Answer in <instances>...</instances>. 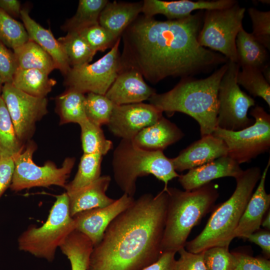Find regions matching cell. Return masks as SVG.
<instances>
[{"instance_id":"cell-1","label":"cell","mask_w":270,"mask_h":270,"mask_svg":"<svg viewBox=\"0 0 270 270\" xmlns=\"http://www.w3.org/2000/svg\"><path fill=\"white\" fill-rule=\"evenodd\" d=\"M204 12L164 21L139 15L122 34L120 72L136 70L156 84L168 77L182 78L209 72L225 64L228 60L223 55L198 42Z\"/></svg>"},{"instance_id":"cell-2","label":"cell","mask_w":270,"mask_h":270,"mask_svg":"<svg viewBox=\"0 0 270 270\" xmlns=\"http://www.w3.org/2000/svg\"><path fill=\"white\" fill-rule=\"evenodd\" d=\"M168 194L142 195L118 215L94 246L88 270H141L163 254Z\"/></svg>"},{"instance_id":"cell-3","label":"cell","mask_w":270,"mask_h":270,"mask_svg":"<svg viewBox=\"0 0 270 270\" xmlns=\"http://www.w3.org/2000/svg\"><path fill=\"white\" fill-rule=\"evenodd\" d=\"M227 68L228 61L206 78H182L169 91L153 94L150 104L170 116L175 112L190 116L198 124L201 137L212 134L216 128L219 86Z\"/></svg>"},{"instance_id":"cell-4","label":"cell","mask_w":270,"mask_h":270,"mask_svg":"<svg viewBox=\"0 0 270 270\" xmlns=\"http://www.w3.org/2000/svg\"><path fill=\"white\" fill-rule=\"evenodd\" d=\"M168 202L162 253L177 252L184 248L194 226L212 210L219 194L212 182L192 190L168 188Z\"/></svg>"},{"instance_id":"cell-5","label":"cell","mask_w":270,"mask_h":270,"mask_svg":"<svg viewBox=\"0 0 270 270\" xmlns=\"http://www.w3.org/2000/svg\"><path fill=\"white\" fill-rule=\"evenodd\" d=\"M261 175L260 168L254 166L244 170L236 178V185L233 194L212 212L202 232L186 242L184 248L186 250L196 254L213 246L229 247Z\"/></svg>"},{"instance_id":"cell-6","label":"cell","mask_w":270,"mask_h":270,"mask_svg":"<svg viewBox=\"0 0 270 270\" xmlns=\"http://www.w3.org/2000/svg\"><path fill=\"white\" fill-rule=\"evenodd\" d=\"M112 166L116 184L124 194L132 197L138 177L153 175L164 183L162 190L166 191L168 182L180 176L163 152L140 148L132 140L122 139L114 152Z\"/></svg>"},{"instance_id":"cell-7","label":"cell","mask_w":270,"mask_h":270,"mask_svg":"<svg viewBox=\"0 0 270 270\" xmlns=\"http://www.w3.org/2000/svg\"><path fill=\"white\" fill-rule=\"evenodd\" d=\"M75 230L74 222L70 213L68 196L66 192L56 196L42 226H30L22 233L18 238V247L34 256L52 262L57 248Z\"/></svg>"},{"instance_id":"cell-8","label":"cell","mask_w":270,"mask_h":270,"mask_svg":"<svg viewBox=\"0 0 270 270\" xmlns=\"http://www.w3.org/2000/svg\"><path fill=\"white\" fill-rule=\"evenodd\" d=\"M246 8L237 2L226 8L205 10L198 40L203 47L237 63L236 38L243 28Z\"/></svg>"},{"instance_id":"cell-9","label":"cell","mask_w":270,"mask_h":270,"mask_svg":"<svg viewBox=\"0 0 270 270\" xmlns=\"http://www.w3.org/2000/svg\"><path fill=\"white\" fill-rule=\"evenodd\" d=\"M254 122L238 131L216 127L212 134L222 140L228 156L239 164L250 162L270 148V115L258 105L251 109Z\"/></svg>"},{"instance_id":"cell-10","label":"cell","mask_w":270,"mask_h":270,"mask_svg":"<svg viewBox=\"0 0 270 270\" xmlns=\"http://www.w3.org/2000/svg\"><path fill=\"white\" fill-rule=\"evenodd\" d=\"M22 150L13 158L14 170L10 188L14 192L34 187H48L54 185L64 188L66 180L74 165V158H66L60 168L48 161L42 166L33 161L36 144L27 142Z\"/></svg>"},{"instance_id":"cell-11","label":"cell","mask_w":270,"mask_h":270,"mask_svg":"<svg viewBox=\"0 0 270 270\" xmlns=\"http://www.w3.org/2000/svg\"><path fill=\"white\" fill-rule=\"evenodd\" d=\"M240 70L238 63L228 60V68L220 84L216 127L238 131L250 126L254 120L248 116L255 100L242 91L236 81Z\"/></svg>"},{"instance_id":"cell-12","label":"cell","mask_w":270,"mask_h":270,"mask_svg":"<svg viewBox=\"0 0 270 270\" xmlns=\"http://www.w3.org/2000/svg\"><path fill=\"white\" fill-rule=\"evenodd\" d=\"M120 37L111 50L94 62L71 67L64 76L67 88L105 95L120 71Z\"/></svg>"},{"instance_id":"cell-13","label":"cell","mask_w":270,"mask_h":270,"mask_svg":"<svg viewBox=\"0 0 270 270\" xmlns=\"http://www.w3.org/2000/svg\"><path fill=\"white\" fill-rule=\"evenodd\" d=\"M1 97L20 141L24 144L33 136L36 124L48 113V100L30 95L11 82L4 84Z\"/></svg>"},{"instance_id":"cell-14","label":"cell","mask_w":270,"mask_h":270,"mask_svg":"<svg viewBox=\"0 0 270 270\" xmlns=\"http://www.w3.org/2000/svg\"><path fill=\"white\" fill-rule=\"evenodd\" d=\"M162 116V112L150 104H115L107 125L114 136L132 140L140 130Z\"/></svg>"},{"instance_id":"cell-15","label":"cell","mask_w":270,"mask_h":270,"mask_svg":"<svg viewBox=\"0 0 270 270\" xmlns=\"http://www.w3.org/2000/svg\"><path fill=\"white\" fill-rule=\"evenodd\" d=\"M134 200V197L124 194L106 206L80 212L72 217L76 230L88 237L94 246H96L102 240L106 228L112 221L130 206Z\"/></svg>"},{"instance_id":"cell-16","label":"cell","mask_w":270,"mask_h":270,"mask_svg":"<svg viewBox=\"0 0 270 270\" xmlns=\"http://www.w3.org/2000/svg\"><path fill=\"white\" fill-rule=\"evenodd\" d=\"M228 156V149L220 138L210 134L201 137L180 151L175 158H170L175 170L182 172Z\"/></svg>"},{"instance_id":"cell-17","label":"cell","mask_w":270,"mask_h":270,"mask_svg":"<svg viewBox=\"0 0 270 270\" xmlns=\"http://www.w3.org/2000/svg\"><path fill=\"white\" fill-rule=\"evenodd\" d=\"M236 2L235 0H144L142 12L146 17H154L159 14L164 16L168 20H174L187 17L196 10L223 8L229 7Z\"/></svg>"},{"instance_id":"cell-18","label":"cell","mask_w":270,"mask_h":270,"mask_svg":"<svg viewBox=\"0 0 270 270\" xmlns=\"http://www.w3.org/2000/svg\"><path fill=\"white\" fill-rule=\"evenodd\" d=\"M156 93L139 72L126 69L120 72L105 96L114 104L122 105L142 102Z\"/></svg>"},{"instance_id":"cell-19","label":"cell","mask_w":270,"mask_h":270,"mask_svg":"<svg viewBox=\"0 0 270 270\" xmlns=\"http://www.w3.org/2000/svg\"><path fill=\"white\" fill-rule=\"evenodd\" d=\"M243 172L240 164L226 156L188 170L186 174L180 175L178 180L185 190H192L220 178L230 176L236 179Z\"/></svg>"},{"instance_id":"cell-20","label":"cell","mask_w":270,"mask_h":270,"mask_svg":"<svg viewBox=\"0 0 270 270\" xmlns=\"http://www.w3.org/2000/svg\"><path fill=\"white\" fill-rule=\"evenodd\" d=\"M270 166L268 159L256 191L252 193L234 232V238L246 240L254 232L260 229L264 214L270 206V194L266 193L265 182Z\"/></svg>"},{"instance_id":"cell-21","label":"cell","mask_w":270,"mask_h":270,"mask_svg":"<svg viewBox=\"0 0 270 270\" xmlns=\"http://www.w3.org/2000/svg\"><path fill=\"white\" fill-rule=\"evenodd\" d=\"M174 123L162 117L157 122L140 130L132 140L138 148L149 151H162L184 136Z\"/></svg>"},{"instance_id":"cell-22","label":"cell","mask_w":270,"mask_h":270,"mask_svg":"<svg viewBox=\"0 0 270 270\" xmlns=\"http://www.w3.org/2000/svg\"><path fill=\"white\" fill-rule=\"evenodd\" d=\"M20 17L29 39L39 45L52 58L56 69L64 76L71 68L60 44L50 30L43 28L29 14L28 9H22Z\"/></svg>"},{"instance_id":"cell-23","label":"cell","mask_w":270,"mask_h":270,"mask_svg":"<svg viewBox=\"0 0 270 270\" xmlns=\"http://www.w3.org/2000/svg\"><path fill=\"white\" fill-rule=\"evenodd\" d=\"M110 180L109 176H102L90 184L68 194L70 216L72 218L82 211L105 207L113 203L116 200L106 194Z\"/></svg>"},{"instance_id":"cell-24","label":"cell","mask_w":270,"mask_h":270,"mask_svg":"<svg viewBox=\"0 0 270 270\" xmlns=\"http://www.w3.org/2000/svg\"><path fill=\"white\" fill-rule=\"evenodd\" d=\"M142 2L108 1L100 14L98 24L119 38L142 12Z\"/></svg>"},{"instance_id":"cell-25","label":"cell","mask_w":270,"mask_h":270,"mask_svg":"<svg viewBox=\"0 0 270 270\" xmlns=\"http://www.w3.org/2000/svg\"><path fill=\"white\" fill-rule=\"evenodd\" d=\"M236 44L237 63L240 68H254L262 71L270 66L268 50L244 28L237 35Z\"/></svg>"},{"instance_id":"cell-26","label":"cell","mask_w":270,"mask_h":270,"mask_svg":"<svg viewBox=\"0 0 270 270\" xmlns=\"http://www.w3.org/2000/svg\"><path fill=\"white\" fill-rule=\"evenodd\" d=\"M48 75L38 70L18 68L11 83L17 88L30 95L46 98L56 84V81L50 78Z\"/></svg>"},{"instance_id":"cell-27","label":"cell","mask_w":270,"mask_h":270,"mask_svg":"<svg viewBox=\"0 0 270 270\" xmlns=\"http://www.w3.org/2000/svg\"><path fill=\"white\" fill-rule=\"evenodd\" d=\"M60 248L70 260L72 270H88L94 244L86 235L75 230Z\"/></svg>"},{"instance_id":"cell-28","label":"cell","mask_w":270,"mask_h":270,"mask_svg":"<svg viewBox=\"0 0 270 270\" xmlns=\"http://www.w3.org/2000/svg\"><path fill=\"white\" fill-rule=\"evenodd\" d=\"M18 68L36 69L49 74L56 69L52 57L34 42L30 40L22 46L14 50Z\"/></svg>"},{"instance_id":"cell-29","label":"cell","mask_w":270,"mask_h":270,"mask_svg":"<svg viewBox=\"0 0 270 270\" xmlns=\"http://www.w3.org/2000/svg\"><path fill=\"white\" fill-rule=\"evenodd\" d=\"M85 100L84 94L68 88L58 96L56 104L60 124H80L88 120L85 112Z\"/></svg>"},{"instance_id":"cell-30","label":"cell","mask_w":270,"mask_h":270,"mask_svg":"<svg viewBox=\"0 0 270 270\" xmlns=\"http://www.w3.org/2000/svg\"><path fill=\"white\" fill-rule=\"evenodd\" d=\"M108 0H80L75 14L67 20L62 29L68 32H80L89 26L98 24L100 14Z\"/></svg>"},{"instance_id":"cell-31","label":"cell","mask_w":270,"mask_h":270,"mask_svg":"<svg viewBox=\"0 0 270 270\" xmlns=\"http://www.w3.org/2000/svg\"><path fill=\"white\" fill-rule=\"evenodd\" d=\"M102 158L100 154H83L75 176L64 187L67 194L90 184L101 176Z\"/></svg>"},{"instance_id":"cell-32","label":"cell","mask_w":270,"mask_h":270,"mask_svg":"<svg viewBox=\"0 0 270 270\" xmlns=\"http://www.w3.org/2000/svg\"><path fill=\"white\" fill-rule=\"evenodd\" d=\"M57 40L70 67L89 63L96 54L78 32H68L64 36Z\"/></svg>"},{"instance_id":"cell-33","label":"cell","mask_w":270,"mask_h":270,"mask_svg":"<svg viewBox=\"0 0 270 270\" xmlns=\"http://www.w3.org/2000/svg\"><path fill=\"white\" fill-rule=\"evenodd\" d=\"M24 144L18 139L6 106L0 97V156L12 157L19 153Z\"/></svg>"},{"instance_id":"cell-34","label":"cell","mask_w":270,"mask_h":270,"mask_svg":"<svg viewBox=\"0 0 270 270\" xmlns=\"http://www.w3.org/2000/svg\"><path fill=\"white\" fill-rule=\"evenodd\" d=\"M84 154L106 155L112 148L111 140L106 138L101 126L86 120L80 124Z\"/></svg>"},{"instance_id":"cell-35","label":"cell","mask_w":270,"mask_h":270,"mask_svg":"<svg viewBox=\"0 0 270 270\" xmlns=\"http://www.w3.org/2000/svg\"><path fill=\"white\" fill-rule=\"evenodd\" d=\"M238 72L236 81L251 95L262 98L270 107V83L264 78L260 70L242 67Z\"/></svg>"},{"instance_id":"cell-36","label":"cell","mask_w":270,"mask_h":270,"mask_svg":"<svg viewBox=\"0 0 270 270\" xmlns=\"http://www.w3.org/2000/svg\"><path fill=\"white\" fill-rule=\"evenodd\" d=\"M28 40L24 25L0 8V42L14 50Z\"/></svg>"},{"instance_id":"cell-37","label":"cell","mask_w":270,"mask_h":270,"mask_svg":"<svg viewBox=\"0 0 270 270\" xmlns=\"http://www.w3.org/2000/svg\"><path fill=\"white\" fill-rule=\"evenodd\" d=\"M115 104L105 95L88 92L86 96L87 118L96 125L108 124Z\"/></svg>"},{"instance_id":"cell-38","label":"cell","mask_w":270,"mask_h":270,"mask_svg":"<svg viewBox=\"0 0 270 270\" xmlns=\"http://www.w3.org/2000/svg\"><path fill=\"white\" fill-rule=\"evenodd\" d=\"M207 270H234L236 259L228 246H216L203 252Z\"/></svg>"},{"instance_id":"cell-39","label":"cell","mask_w":270,"mask_h":270,"mask_svg":"<svg viewBox=\"0 0 270 270\" xmlns=\"http://www.w3.org/2000/svg\"><path fill=\"white\" fill-rule=\"evenodd\" d=\"M78 33L96 53L112 48L118 38L99 24L84 28Z\"/></svg>"},{"instance_id":"cell-40","label":"cell","mask_w":270,"mask_h":270,"mask_svg":"<svg viewBox=\"0 0 270 270\" xmlns=\"http://www.w3.org/2000/svg\"><path fill=\"white\" fill-rule=\"evenodd\" d=\"M248 14L252 23L254 38L268 50H270V11L250 8Z\"/></svg>"},{"instance_id":"cell-41","label":"cell","mask_w":270,"mask_h":270,"mask_svg":"<svg viewBox=\"0 0 270 270\" xmlns=\"http://www.w3.org/2000/svg\"><path fill=\"white\" fill-rule=\"evenodd\" d=\"M18 64L14 52L0 42V78L3 84L12 82Z\"/></svg>"},{"instance_id":"cell-42","label":"cell","mask_w":270,"mask_h":270,"mask_svg":"<svg viewBox=\"0 0 270 270\" xmlns=\"http://www.w3.org/2000/svg\"><path fill=\"white\" fill-rule=\"evenodd\" d=\"M180 258L176 260L174 270H207L204 260V252L192 253L184 248L178 252Z\"/></svg>"},{"instance_id":"cell-43","label":"cell","mask_w":270,"mask_h":270,"mask_svg":"<svg viewBox=\"0 0 270 270\" xmlns=\"http://www.w3.org/2000/svg\"><path fill=\"white\" fill-rule=\"evenodd\" d=\"M236 262L234 270H270L266 258H255L242 252H234Z\"/></svg>"},{"instance_id":"cell-44","label":"cell","mask_w":270,"mask_h":270,"mask_svg":"<svg viewBox=\"0 0 270 270\" xmlns=\"http://www.w3.org/2000/svg\"><path fill=\"white\" fill-rule=\"evenodd\" d=\"M14 162L12 157L0 156V197L12 182Z\"/></svg>"},{"instance_id":"cell-45","label":"cell","mask_w":270,"mask_h":270,"mask_svg":"<svg viewBox=\"0 0 270 270\" xmlns=\"http://www.w3.org/2000/svg\"><path fill=\"white\" fill-rule=\"evenodd\" d=\"M246 240L261 248L266 258L270 257V231L258 230L250 235Z\"/></svg>"},{"instance_id":"cell-46","label":"cell","mask_w":270,"mask_h":270,"mask_svg":"<svg viewBox=\"0 0 270 270\" xmlns=\"http://www.w3.org/2000/svg\"><path fill=\"white\" fill-rule=\"evenodd\" d=\"M176 254L172 252H164L156 262L141 270H174Z\"/></svg>"},{"instance_id":"cell-47","label":"cell","mask_w":270,"mask_h":270,"mask_svg":"<svg viewBox=\"0 0 270 270\" xmlns=\"http://www.w3.org/2000/svg\"><path fill=\"white\" fill-rule=\"evenodd\" d=\"M0 8L12 17L20 16V2L17 0H0Z\"/></svg>"},{"instance_id":"cell-48","label":"cell","mask_w":270,"mask_h":270,"mask_svg":"<svg viewBox=\"0 0 270 270\" xmlns=\"http://www.w3.org/2000/svg\"><path fill=\"white\" fill-rule=\"evenodd\" d=\"M261 225L265 230H270V212L268 210L266 216L264 218Z\"/></svg>"},{"instance_id":"cell-49","label":"cell","mask_w":270,"mask_h":270,"mask_svg":"<svg viewBox=\"0 0 270 270\" xmlns=\"http://www.w3.org/2000/svg\"><path fill=\"white\" fill-rule=\"evenodd\" d=\"M3 82L0 78V97L1 96L2 90V88Z\"/></svg>"}]
</instances>
